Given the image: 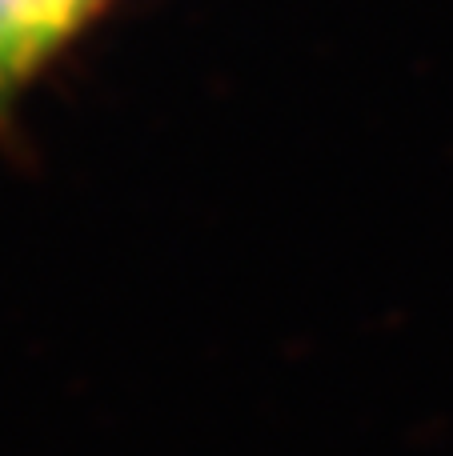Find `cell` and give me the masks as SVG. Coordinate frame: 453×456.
<instances>
[{
  "mask_svg": "<svg viewBox=\"0 0 453 456\" xmlns=\"http://www.w3.org/2000/svg\"><path fill=\"white\" fill-rule=\"evenodd\" d=\"M109 0H0V93L53 61Z\"/></svg>",
  "mask_w": 453,
  "mask_h": 456,
  "instance_id": "obj_1",
  "label": "cell"
}]
</instances>
